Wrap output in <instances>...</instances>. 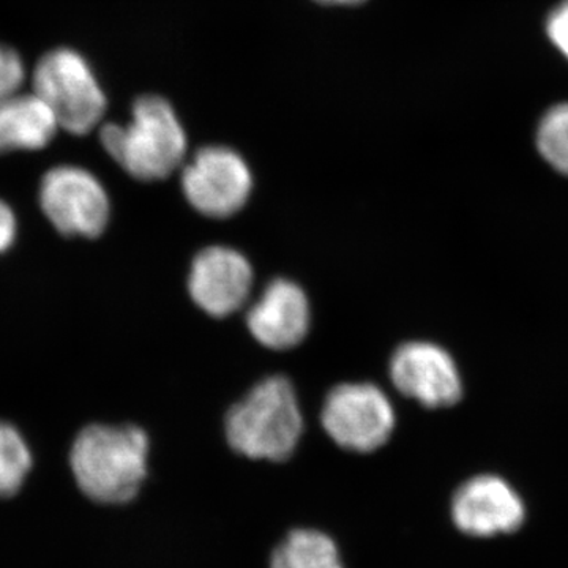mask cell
Segmentation results:
<instances>
[{"mask_svg":"<svg viewBox=\"0 0 568 568\" xmlns=\"http://www.w3.org/2000/svg\"><path fill=\"white\" fill-rule=\"evenodd\" d=\"M547 32L552 43L568 59V0L549 14Z\"/></svg>","mask_w":568,"mask_h":568,"instance_id":"cell-17","label":"cell"},{"mask_svg":"<svg viewBox=\"0 0 568 568\" xmlns=\"http://www.w3.org/2000/svg\"><path fill=\"white\" fill-rule=\"evenodd\" d=\"M40 205L63 235L99 237L111 216L110 196L102 182L91 171L73 164H59L43 175Z\"/></svg>","mask_w":568,"mask_h":568,"instance_id":"cell-6","label":"cell"},{"mask_svg":"<svg viewBox=\"0 0 568 568\" xmlns=\"http://www.w3.org/2000/svg\"><path fill=\"white\" fill-rule=\"evenodd\" d=\"M310 302L304 290L291 280L267 284L246 313V327L260 345L287 351L301 345L310 331Z\"/></svg>","mask_w":568,"mask_h":568,"instance_id":"cell-11","label":"cell"},{"mask_svg":"<svg viewBox=\"0 0 568 568\" xmlns=\"http://www.w3.org/2000/svg\"><path fill=\"white\" fill-rule=\"evenodd\" d=\"M59 130L50 108L31 91L0 102V155L41 151L51 144Z\"/></svg>","mask_w":568,"mask_h":568,"instance_id":"cell-12","label":"cell"},{"mask_svg":"<svg viewBox=\"0 0 568 568\" xmlns=\"http://www.w3.org/2000/svg\"><path fill=\"white\" fill-rule=\"evenodd\" d=\"M392 383L399 394L429 409L457 405L463 381L454 357L429 342L405 343L390 362Z\"/></svg>","mask_w":568,"mask_h":568,"instance_id":"cell-8","label":"cell"},{"mask_svg":"<svg viewBox=\"0 0 568 568\" xmlns=\"http://www.w3.org/2000/svg\"><path fill=\"white\" fill-rule=\"evenodd\" d=\"M149 448V437L138 426H88L70 452L74 480L95 503H130L148 477Z\"/></svg>","mask_w":568,"mask_h":568,"instance_id":"cell-1","label":"cell"},{"mask_svg":"<svg viewBox=\"0 0 568 568\" xmlns=\"http://www.w3.org/2000/svg\"><path fill=\"white\" fill-rule=\"evenodd\" d=\"M253 282L252 264L244 254L227 246H209L193 260L189 293L205 315L227 317L248 302Z\"/></svg>","mask_w":568,"mask_h":568,"instance_id":"cell-9","label":"cell"},{"mask_svg":"<svg viewBox=\"0 0 568 568\" xmlns=\"http://www.w3.org/2000/svg\"><path fill=\"white\" fill-rule=\"evenodd\" d=\"M31 71L20 52L0 41V102L24 91Z\"/></svg>","mask_w":568,"mask_h":568,"instance_id":"cell-16","label":"cell"},{"mask_svg":"<svg viewBox=\"0 0 568 568\" xmlns=\"http://www.w3.org/2000/svg\"><path fill=\"white\" fill-rule=\"evenodd\" d=\"M182 192L201 215L230 219L245 207L253 192L248 164L233 149H201L182 170Z\"/></svg>","mask_w":568,"mask_h":568,"instance_id":"cell-7","label":"cell"},{"mask_svg":"<svg viewBox=\"0 0 568 568\" xmlns=\"http://www.w3.org/2000/svg\"><path fill=\"white\" fill-rule=\"evenodd\" d=\"M31 467V450L20 432L0 422V497L17 495Z\"/></svg>","mask_w":568,"mask_h":568,"instance_id":"cell-14","label":"cell"},{"mask_svg":"<svg viewBox=\"0 0 568 568\" xmlns=\"http://www.w3.org/2000/svg\"><path fill=\"white\" fill-rule=\"evenodd\" d=\"M100 142L108 155L136 181H164L185 162V130L162 97H140L129 122L100 126Z\"/></svg>","mask_w":568,"mask_h":568,"instance_id":"cell-2","label":"cell"},{"mask_svg":"<svg viewBox=\"0 0 568 568\" xmlns=\"http://www.w3.org/2000/svg\"><path fill=\"white\" fill-rule=\"evenodd\" d=\"M17 237V216L13 211L0 201V253L9 250Z\"/></svg>","mask_w":568,"mask_h":568,"instance_id":"cell-18","label":"cell"},{"mask_svg":"<svg viewBox=\"0 0 568 568\" xmlns=\"http://www.w3.org/2000/svg\"><path fill=\"white\" fill-rule=\"evenodd\" d=\"M31 92L47 103L59 129L84 136L102 126L108 99L91 63L69 47L52 48L29 77Z\"/></svg>","mask_w":568,"mask_h":568,"instance_id":"cell-4","label":"cell"},{"mask_svg":"<svg viewBox=\"0 0 568 568\" xmlns=\"http://www.w3.org/2000/svg\"><path fill=\"white\" fill-rule=\"evenodd\" d=\"M452 517L463 532L491 537L517 530L525 519V506L503 478L478 476L455 493Z\"/></svg>","mask_w":568,"mask_h":568,"instance_id":"cell-10","label":"cell"},{"mask_svg":"<svg viewBox=\"0 0 568 568\" xmlns=\"http://www.w3.org/2000/svg\"><path fill=\"white\" fill-rule=\"evenodd\" d=\"M226 439L235 454L282 463L304 433V417L290 381L272 376L257 384L226 416Z\"/></svg>","mask_w":568,"mask_h":568,"instance_id":"cell-3","label":"cell"},{"mask_svg":"<svg viewBox=\"0 0 568 568\" xmlns=\"http://www.w3.org/2000/svg\"><path fill=\"white\" fill-rule=\"evenodd\" d=\"M271 568H345V564L328 534L294 529L272 551Z\"/></svg>","mask_w":568,"mask_h":568,"instance_id":"cell-13","label":"cell"},{"mask_svg":"<svg viewBox=\"0 0 568 568\" xmlns=\"http://www.w3.org/2000/svg\"><path fill=\"white\" fill-rule=\"evenodd\" d=\"M321 424L336 446L355 454H372L390 439L395 410L379 387L342 384L325 398Z\"/></svg>","mask_w":568,"mask_h":568,"instance_id":"cell-5","label":"cell"},{"mask_svg":"<svg viewBox=\"0 0 568 568\" xmlns=\"http://www.w3.org/2000/svg\"><path fill=\"white\" fill-rule=\"evenodd\" d=\"M316 2L325 3V6H357L365 0H316Z\"/></svg>","mask_w":568,"mask_h":568,"instance_id":"cell-19","label":"cell"},{"mask_svg":"<svg viewBox=\"0 0 568 568\" xmlns=\"http://www.w3.org/2000/svg\"><path fill=\"white\" fill-rule=\"evenodd\" d=\"M537 148L548 164L568 175V103L558 104L541 119Z\"/></svg>","mask_w":568,"mask_h":568,"instance_id":"cell-15","label":"cell"}]
</instances>
